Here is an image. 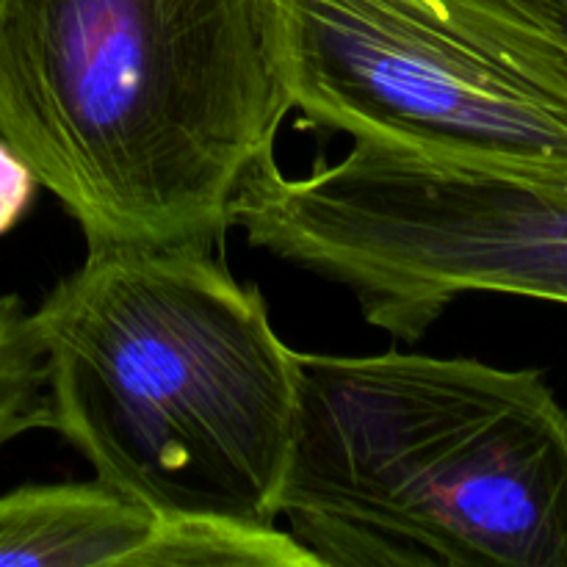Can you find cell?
Returning a JSON list of instances; mask_svg holds the SVG:
<instances>
[{
  "label": "cell",
  "mask_w": 567,
  "mask_h": 567,
  "mask_svg": "<svg viewBox=\"0 0 567 567\" xmlns=\"http://www.w3.org/2000/svg\"><path fill=\"white\" fill-rule=\"evenodd\" d=\"M288 111L266 0H0V138L86 249H214Z\"/></svg>",
  "instance_id": "6da1fadb"
},
{
  "label": "cell",
  "mask_w": 567,
  "mask_h": 567,
  "mask_svg": "<svg viewBox=\"0 0 567 567\" xmlns=\"http://www.w3.org/2000/svg\"><path fill=\"white\" fill-rule=\"evenodd\" d=\"M31 324L50 430L166 518L277 526L297 352L210 249H86Z\"/></svg>",
  "instance_id": "7a4b0ae2"
},
{
  "label": "cell",
  "mask_w": 567,
  "mask_h": 567,
  "mask_svg": "<svg viewBox=\"0 0 567 567\" xmlns=\"http://www.w3.org/2000/svg\"><path fill=\"white\" fill-rule=\"evenodd\" d=\"M280 518L319 567H567V410L535 369L297 352Z\"/></svg>",
  "instance_id": "3957f363"
},
{
  "label": "cell",
  "mask_w": 567,
  "mask_h": 567,
  "mask_svg": "<svg viewBox=\"0 0 567 567\" xmlns=\"http://www.w3.org/2000/svg\"><path fill=\"white\" fill-rule=\"evenodd\" d=\"M291 111L354 144L567 186V75L460 0H266Z\"/></svg>",
  "instance_id": "277c9868"
},
{
  "label": "cell",
  "mask_w": 567,
  "mask_h": 567,
  "mask_svg": "<svg viewBox=\"0 0 567 567\" xmlns=\"http://www.w3.org/2000/svg\"><path fill=\"white\" fill-rule=\"evenodd\" d=\"M275 258L349 288L365 321L421 341L471 291L567 305V186L354 144L280 177L266 210Z\"/></svg>",
  "instance_id": "5b68a950"
},
{
  "label": "cell",
  "mask_w": 567,
  "mask_h": 567,
  "mask_svg": "<svg viewBox=\"0 0 567 567\" xmlns=\"http://www.w3.org/2000/svg\"><path fill=\"white\" fill-rule=\"evenodd\" d=\"M0 567H319L280 526L166 518L105 482L0 496Z\"/></svg>",
  "instance_id": "8992f818"
},
{
  "label": "cell",
  "mask_w": 567,
  "mask_h": 567,
  "mask_svg": "<svg viewBox=\"0 0 567 567\" xmlns=\"http://www.w3.org/2000/svg\"><path fill=\"white\" fill-rule=\"evenodd\" d=\"M31 430H50L42 347L25 302L0 293V452Z\"/></svg>",
  "instance_id": "52a82bcc"
},
{
  "label": "cell",
  "mask_w": 567,
  "mask_h": 567,
  "mask_svg": "<svg viewBox=\"0 0 567 567\" xmlns=\"http://www.w3.org/2000/svg\"><path fill=\"white\" fill-rule=\"evenodd\" d=\"M567 75V0H460Z\"/></svg>",
  "instance_id": "ba28073f"
},
{
  "label": "cell",
  "mask_w": 567,
  "mask_h": 567,
  "mask_svg": "<svg viewBox=\"0 0 567 567\" xmlns=\"http://www.w3.org/2000/svg\"><path fill=\"white\" fill-rule=\"evenodd\" d=\"M39 188L42 183L37 172L6 138H0V238L9 236L25 219L37 203Z\"/></svg>",
  "instance_id": "9c48e42d"
}]
</instances>
